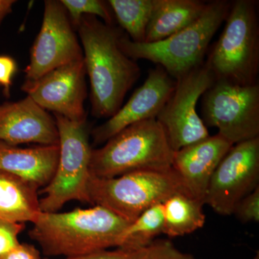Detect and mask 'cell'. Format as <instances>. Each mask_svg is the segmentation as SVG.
Instances as JSON below:
<instances>
[{
    "label": "cell",
    "instance_id": "cell-22",
    "mask_svg": "<svg viewBox=\"0 0 259 259\" xmlns=\"http://www.w3.org/2000/svg\"><path fill=\"white\" fill-rule=\"evenodd\" d=\"M74 28L85 15H91L101 19L109 25H114V17L108 3L101 0H61Z\"/></svg>",
    "mask_w": 259,
    "mask_h": 259
},
{
    "label": "cell",
    "instance_id": "cell-20",
    "mask_svg": "<svg viewBox=\"0 0 259 259\" xmlns=\"http://www.w3.org/2000/svg\"><path fill=\"white\" fill-rule=\"evenodd\" d=\"M114 17L132 41L145 42L154 0H109Z\"/></svg>",
    "mask_w": 259,
    "mask_h": 259
},
{
    "label": "cell",
    "instance_id": "cell-3",
    "mask_svg": "<svg viewBox=\"0 0 259 259\" xmlns=\"http://www.w3.org/2000/svg\"><path fill=\"white\" fill-rule=\"evenodd\" d=\"M231 5L226 0L207 3L200 18L161 41L139 44L122 32L119 45L133 60L151 61L178 79L203 64L211 40L226 20Z\"/></svg>",
    "mask_w": 259,
    "mask_h": 259
},
{
    "label": "cell",
    "instance_id": "cell-14",
    "mask_svg": "<svg viewBox=\"0 0 259 259\" xmlns=\"http://www.w3.org/2000/svg\"><path fill=\"white\" fill-rule=\"evenodd\" d=\"M0 141L15 146L59 145L55 117L28 96L3 102L0 104Z\"/></svg>",
    "mask_w": 259,
    "mask_h": 259
},
{
    "label": "cell",
    "instance_id": "cell-6",
    "mask_svg": "<svg viewBox=\"0 0 259 259\" xmlns=\"http://www.w3.org/2000/svg\"><path fill=\"white\" fill-rule=\"evenodd\" d=\"M180 192L188 193L172 168L139 170L112 178L90 175L88 182L90 204L105 207L130 223Z\"/></svg>",
    "mask_w": 259,
    "mask_h": 259
},
{
    "label": "cell",
    "instance_id": "cell-5",
    "mask_svg": "<svg viewBox=\"0 0 259 259\" xmlns=\"http://www.w3.org/2000/svg\"><path fill=\"white\" fill-rule=\"evenodd\" d=\"M258 2H232L226 25L204 61L215 79L240 85L258 83L259 23Z\"/></svg>",
    "mask_w": 259,
    "mask_h": 259
},
{
    "label": "cell",
    "instance_id": "cell-26",
    "mask_svg": "<svg viewBox=\"0 0 259 259\" xmlns=\"http://www.w3.org/2000/svg\"><path fill=\"white\" fill-rule=\"evenodd\" d=\"M139 250L117 248L113 250H102L87 254L69 257L65 259H136Z\"/></svg>",
    "mask_w": 259,
    "mask_h": 259
},
{
    "label": "cell",
    "instance_id": "cell-27",
    "mask_svg": "<svg viewBox=\"0 0 259 259\" xmlns=\"http://www.w3.org/2000/svg\"><path fill=\"white\" fill-rule=\"evenodd\" d=\"M17 63L8 55H0V86L3 87L5 96L9 97L13 79L17 71Z\"/></svg>",
    "mask_w": 259,
    "mask_h": 259
},
{
    "label": "cell",
    "instance_id": "cell-15",
    "mask_svg": "<svg viewBox=\"0 0 259 259\" xmlns=\"http://www.w3.org/2000/svg\"><path fill=\"white\" fill-rule=\"evenodd\" d=\"M233 146L218 134L175 151L172 168L190 195L204 204L211 177Z\"/></svg>",
    "mask_w": 259,
    "mask_h": 259
},
{
    "label": "cell",
    "instance_id": "cell-1",
    "mask_svg": "<svg viewBox=\"0 0 259 259\" xmlns=\"http://www.w3.org/2000/svg\"><path fill=\"white\" fill-rule=\"evenodd\" d=\"M76 29L91 87L92 114L109 119L122 107L126 95L141 76V68L121 49L122 32L114 25L85 15Z\"/></svg>",
    "mask_w": 259,
    "mask_h": 259
},
{
    "label": "cell",
    "instance_id": "cell-19",
    "mask_svg": "<svg viewBox=\"0 0 259 259\" xmlns=\"http://www.w3.org/2000/svg\"><path fill=\"white\" fill-rule=\"evenodd\" d=\"M163 234L168 238L186 236L200 229L205 223L204 202L190 194L180 192L163 202Z\"/></svg>",
    "mask_w": 259,
    "mask_h": 259
},
{
    "label": "cell",
    "instance_id": "cell-18",
    "mask_svg": "<svg viewBox=\"0 0 259 259\" xmlns=\"http://www.w3.org/2000/svg\"><path fill=\"white\" fill-rule=\"evenodd\" d=\"M38 190L27 181L0 170V219L35 222L41 213Z\"/></svg>",
    "mask_w": 259,
    "mask_h": 259
},
{
    "label": "cell",
    "instance_id": "cell-16",
    "mask_svg": "<svg viewBox=\"0 0 259 259\" xmlns=\"http://www.w3.org/2000/svg\"><path fill=\"white\" fill-rule=\"evenodd\" d=\"M59 156V145L23 148L0 141V170L38 189L45 187L52 180Z\"/></svg>",
    "mask_w": 259,
    "mask_h": 259
},
{
    "label": "cell",
    "instance_id": "cell-8",
    "mask_svg": "<svg viewBox=\"0 0 259 259\" xmlns=\"http://www.w3.org/2000/svg\"><path fill=\"white\" fill-rule=\"evenodd\" d=\"M202 120L235 145L259 137V84L215 79L202 95Z\"/></svg>",
    "mask_w": 259,
    "mask_h": 259
},
{
    "label": "cell",
    "instance_id": "cell-4",
    "mask_svg": "<svg viewBox=\"0 0 259 259\" xmlns=\"http://www.w3.org/2000/svg\"><path fill=\"white\" fill-rule=\"evenodd\" d=\"M174 153L156 118L141 121L122 130L102 147L92 150L90 175L112 178L139 170L170 169Z\"/></svg>",
    "mask_w": 259,
    "mask_h": 259
},
{
    "label": "cell",
    "instance_id": "cell-11",
    "mask_svg": "<svg viewBox=\"0 0 259 259\" xmlns=\"http://www.w3.org/2000/svg\"><path fill=\"white\" fill-rule=\"evenodd\" d=\"M82 59L81 44L61 1H45L41 28L30 51L25 81H35L53 70Z\"/></svg>",
    "mask_w": 259,
    "mask_h": 259
},
{
    "label": "cell",
    "instance_id": "cell-10",
    "mask_svg": "<svg viewBox=\"0 0 259 259\" xmlns=\"http://www.w3.org/2000/svg\"><path fill=\"white\" fill-rule=\"evenodd\" d=\"M259 187V137L233 145L209 181L204 204L231 215L242 199Z\"/></svg>",
    "mask_w": 259,
    "mask_h": 259
},
{
    "label": "cell",
    "instance_id": "cell-24",
    "mask_svg": "<svg viewBox=\"0 0 259 259\" xmlns=\"http://www.w3.org/2000/svg\"><path fill=\"white\" fill-rule=\"evenodd\" d=\"M25 228V223L0 219V259L20 245L18 237Z\"/></svg>",
    "mask_w": 259,
    "mask_h": 259
},
{
    "label": "cell",
    "instance_id": "cell-9",
    "mask_svg": "<svg viewBox=\"0 0 259 259\" xmlns=\"http://www.w3.org/2000/svg\"><path fill=\"white\" fill-rule=\"evenodd\" d=\"M214 81L205 62L176 80L173 93L156 117L175 152L209 136L197 105Z\"/></svg>",
    "mask_w": 259,
    "mask_h": 259
},
{
    "label": "cell",
    "instance_id": "cell-28",
    "mask_svg": "<svg viewBox=\"0 0 259 259\" xmlns=\"http://www.w3.org/2000/svg\"><path fill=\"white\" fill-rule=\"evenodd\" d=\"M3 259H42L40 252L32 245L20 243Z\"/></svg>",
    "mask_w": 259,
    "mask_h": 259
},
{
    "label": "cell",
    "instance_id": "cell-2",
    "mask_svg": "<svg viewBox=\"0 0 259 259\" xmlns=\"http://www.w3.org/2000/svg\"><path fill=\"white\" fill-rule=\"evenodd\" d=\"M29 236L49 256L66 258L119 248L129 222L101 206L66 212H41Z\"/></svg>",
    "mask_w": 259,
    "mask_h": 259
},
{
    "label": "cell",
    "instance_id": "cell-13",
    "mask_svg": "<svg viewBox=\"0 0 259 259\" xmlns=\"http://www.w3.org/2000/svg\"><path fill=\"white\" fill-rule=\"evenodd\" d=\"M176 80L161 66L150 70L142 86L115 115L92 132L96 144L106 143L122 130L141 121L156 118L175 90Z\"/></svg>",
    "mask_w": 259,
    "mask_h": 259
},
{
    "label": "cell",
    "instance_id": "cell-30",
    "mask_svg": "<svg viewBox=\"0 0 259 259\" xmlns=\"http://www.w3.org/2000/svg\"><path fill=\"white\" fill-rule=\"evenodd\" d=\"M253 259H258V256H257V257H255V258H253Z\"/></svg>",
    "mask_w": 259,
    "mask_h": 259
},
{
    "label": "cell",
    "instance_id": "cell-21",
    "mask_svg": "<svg viewBox=\"0 0 259 259\" xmlns=\"http://www.w3.org/2000/svg\"><path fill=\"white\" fill-rule=\"evenodd\" d=\"M162 204L146 209L134 222L130 223L121 236L119 248L140 250L163 233L164 221Z\"/></svg>",
    "mask_w": 259,
    "mask_h": 259
},
{
    "label": "cell",
    "instance_id": "cell-25",
    "mask_svg": "<svg viewBox=\"0 0 259 259\" xmlns=\"http://www.w3.org/2000/svg\"><path fill=\"white\" fill-rule=\"evenodd\" d=\"M233 214L241 222H259V187L237 204Z\"/></svg>",
    "mask_w": 259,
    "mask_h": 259
},
{
    "label": "cell",
    "instance_id": "cell-12",
    "mask_svg": "<svg viewBox=\"0 0 259 259\" xmlns=\"http://www.w3.org/2000/svg\"><path fill=\"white\" fill-rule=\"evenodd\" d=\"M86 76L83 59H80L53 70L35 81H25L21 90L47 111L74 122H86Z\"/></svg>",
    "mask_w": 259,
    "mask_h": 259
},
{
    "label": "cell",
    "instance_id": "cell-29",
    "mask_svg": "<svg viewBox=\"0 0 259 259\" xmlns=\"http://www.w3.org/2000/svg\"><path fill=\"white\" fill-rule=\"evenodd\" d=\"M16 1L14 0H0V24L4 19L12 13L13 5Z\"/></svg>",
    "mask_w": 259,
    "mask_h": 259
},
{
    "label": "cell",
    "instance_id": "cell-7",
    "mask_svg": "<svg viewBox=\"0 0 259 259\" xmlns=\"http://www.w3.org/2000/svg\"><path fill=\"white\" fill-rule=\"evenodd\" d=\"M59 136V156L52 180L44 187L41 212H59L71 201L90 203L88 182L93 148L86 122H74L54 115Z\"/></svg>",
    "mask_w": 259,
    "mask_h": 259
},
{
    "label": "cell",
    "instance_id": "cell-17",
    "mask_svg": "<svg viewBox=\"0 0 259 259\" xmlns=\"http://www.w3.org/2000/svg\"><path fill=\"white\" fill-rule=\"evenodd\" d=\"M207 5L198 0H154L145 42L161 41L187 28L200 18Z\"/></svg>",
    "mask_w": 259,
    "mask_h": 259
},
{
    "label": "cell",
    "instance_id": "cell-23",
    "mask_svg": "<svg viewBox=\"0 0 259 259\" xmlns=\"http://www.w3.org/2000/svg\"><path fill=\"white\" fill-rule=\"evenodd\" d=\"M136 259H196L190 253H184L168 240H155L139 250Z\"/></svg>",
    "mask_w": 259,
    "mask_h": 259
}]
</instances>
